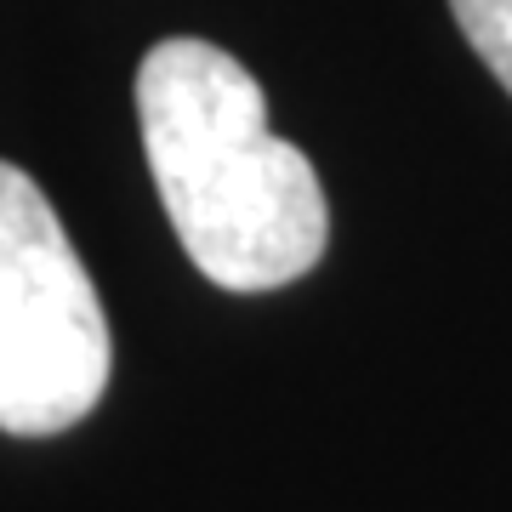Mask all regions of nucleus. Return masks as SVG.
<instances>
[{
	"mask_svg": "<svg viewBox=\"0 0 512 512\" xmlns=\"http://www.w3.org/2000/svg\"><path fill=\"white\" fill-rule=\"evenodd\" d=\"M137 126L188 262L222 291L313 274L330 211L308 154L268 131V97L211 40H160L137 69Z\"/></svg>",
	"mask_w": 512,
	"mask_h": 512,
	"instance_id": "f257e3e1",
	"label": "nucleus"
},
{
	"mask_svg": "<svg viewBox=\"0 0 512 512\" xmlns=\"http://www.w3.org/2000/svg\"><path fill=\"white\" fill-rule=\"evenodd\" d=\"M109 319L29 171L0 160V433L52 439L109 387Z\"/></svg>",
	"mask_w": 512,
	"mask_h": 512,
	"instance_id": "f03ea898",
	"label": "nucleus"
},
{
	"mask_svg": "<svg viewBox=\"0 0 512 512\" xmlns=\"http://www.w3.org/2000/svg\"><path fill=\"white\" fill-rule=\"evenodd\" d=\"M450 12H456L467 46L490 63V74L512 92V0H450Z\"/></svg>",
	"mask_w": 512,
	"mask_h": 512,
	"instance_id": "7ed1b4c3",
	"label": "nucleus"
}]
</instances>
